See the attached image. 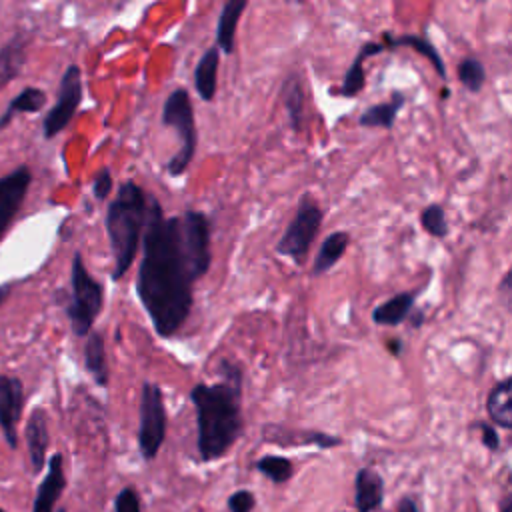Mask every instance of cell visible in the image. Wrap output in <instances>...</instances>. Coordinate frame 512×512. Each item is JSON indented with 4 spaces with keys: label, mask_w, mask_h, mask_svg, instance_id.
<instances>
[{
    "label": "cell",
    "mask_w": 512,
    "mask_h": 512,
    "mask_svg": "<svg viewBox=\"0 0 512 512\" xmlns=\"http://www.w3.org/2000/svg\"><path fill=\"white\" fill-rule=\"evenodd\" d=\"M146 210V190L140 188L134 180L122 182L106 208V232L114 256L112 280H120L138 254L142 230L146 224Z\"/></svg>",
    "instance_id": "cell-3"
},
{
    "label": "cell",
    "mask_w": 512,
    "mask_h": 512,
    "mask_svg": "<svg viewBox=\"0 0 512 512\" xmlns=\"http://www.w3.org/2000/svg\"><path fill=\"white\" fill-rule=\"evenodd\" d=\"M30 182L32 172L24 164L0 178V240L14 222L30 188Z\"/></svg>",
    "instance_id": "cell-9"
},
{
    "label": "cell",
    "mask_w": 512,
    "mask_h": 512,
    "mask_svg": "<svg viewBox=\"0 0 512 512\" xmlns=\"http://www.w3.org/2000/svg\"><path fill=\"white\" fill-rule=\"evenodd\" d=\"M84 366L88 374L94 378V382L102 388L108 386L110 382V370H108V360H106V348H104V338L100 332H90L86 336L84 344Z\"/></svg>",
    "instance_id": "cell-22"
},
{
    "label": "cell",
    "mask_w": 512,
    "mask_h": 512,
    "mask_svg": "<svg viewBox=\"0 0 512 512\" xmlns=\"http://www.w3.org/2000/svg\"><path fill=\"white\" fill-rule=\"evenodd\" d=\"M384 502V480L374 468H360L354 476L356 512H376Z\"/></svg>",
    "instance_id": "cell-11"
},
{
    "label": "cell",
    "mask_w": 512,
    "mask_h": 512,
    "mask_svg": "<svg viewBox=\"0 0 512 512\" xmlns=\"http://www.w3.org/2000/svg\"><path fill=\"white\" fill-rule=\"evenodd\" d=\"M390 348H392V354L396 356V354L400 352V348H402V342H400V340H396V342H392V344H390Z\"/></svg>",
    "instance_id": "cell-38"
},
{
    "label": "cell",
    "mask_w": 512,
    "mask_h": 512,
    "mask_svg": "<svg viewBox=\"0 0 512 512\" xmlns=\"http://www.w3.org/2000/svg\"><path fill=\"white\" fill-rule=\"evenodd\" d=\"M498 512H512V498H510V496H504V498H502Z\"/></svg>",
    "instance_id": "cell-36"
},
{
    "label": "cell",
    "mask_w": 512,
    "mask_h": 512,
    "mask_svg": "<svg viewBox=\"0 0 512 512\" xmlns=\"http://www.w3.org/2000/svg\"><path fill=\"white\" fill-rule=\"evenodd\" d=\"M210 232L204 212L188 208L182 216L164 218L160 202L148 194L136 294L162 338L174 336L190 316L192 286L212 264Z\"/></svg>",
    "instance_id": "cell-1"
},
{
    "label": "cell",
    "mask_w": 512,
    "mask_h": 512,
    "mask_svg": "<svg viewBox=\"0 0 512 512\" xmlns=\"http://www.w3.org/2000/svg\"><path fill=\"white\" fill-rule=\"evenodd\" d=\"M162 124L172 126L180 138V148L168 160L166 170L170 176H180L186 172L196 154L198 132L194 120V106L190 102V94L186 88H174L164 106H162Z\"/></svg>",
    "instance_id": "cell-4"
},
{
    "label": "cell",
    "mask_w": 512,
    "mask_h": 512,
    "mask_svg": "<svg viewBox=\"0 0 512 512\" xmlns=\"http://www.w3.org/2000/svg\"><path fill=\"white\" fill-rule=\"evenodd\" d=\"M282 102L286 108L288 124L294 132H300L302 118H304V90L302 80L296 72H290L282 82Z\"/></svg>",
    "instance_id": "cell-23"
},
{
    "label": "cell",
    "mask_w": 512,
    "mask_h": 512,
    "mask_svg": "<svg viewBox=\"0 0 512 512\" xmlns=\"http://www.w3.org/2000/svg\"><path fill=\"white\" fill-rule=\"evenodd\" d=\"M414 302H416L414 290L398 292L372 310V320L378 326H398L412 314Z\"/></svg>",
    "instance_id": "cell-19"
},
{
    "label": "cell",
    "mask_w": 512,
    "mask_h": 512,
    "mask_svg": "<svg viewBox=\"0 0 512 512\" xmlns=\"http://www.w3.org/2000/svg\"><path fill=\"white\" fill-rule=\"evenodd\" d=\"M510 390H512V378L506 376L502 380H498L486 398V412L490 416V420L502 428V430H510L512 428V410H510Z\"/></svg>",
    "instance_id": "cell-20"
},
{
    "label": "cell",
    "mask_w": 512,
    "mask_h": 512,
    "mask_svg": "<svg viewBox=\"0 0 512 512\" xmlns=\"http://www.w3.org/2000/svg\"><path fill=\"white\" fill-rule=\"evenodd\" d=\"M264 440L266 442H276V444H292V446L314 444L322 450L342 444L340 436H334V434H328V432H320V430H282L278 426H266L264 428Z\"/></svg>",
    "instance_id": "cell-13"
},
{
    "label": "cell",
    "mask_w": 512,
    "mask_h": 512,
    "mask_svg": "<svg viewBox=\"0 0 512 512\" xmlns=\"http://www.w3.org/2000/svg\"><path fill=\"white\" fill-rule=\"evenodd\" d=\"M166 406L156 382H142L138 406V450L144 460H154L166 438Z\"/></svg>",
    "instance_id": "cell-6"
},
{
    "label": "cell",
    "mask_w": 512,
    "mask_h": 512,
    "mask_svg": "<svg viewBox=\"0 0 512 512\" xmlns=\"http://www.w3.org/2000/svg\"><path fill=\"white\" fill-rule=\"evenodd\" d=\"M422 228L434 236V238H446L448 236V220L446 210L440 204H428L420 214Z\"/></svg>",
    "instance_id": "cell-29"
},
{
    "label": "cell",
    "mask_w": 512,
    "mask_h": 512,
    "mask_svg": "<svg viewBox=\"0 0 512 512\" xmlns=\"http://www.w3.org/2000/svg\"><path fill=\"white\" fill-rule=\"evenodd\" d=\"M322 226V210L312 200V196L304 194L298 202L296 214L286 226L284 234L280 236L276 244V252L282 256H288L296 266H302L312 242L318 236V230Z\"/></svg>",
    "instance_id": "cell-7"
},
{
    "label": "cell",
    "mask_w": 512,
    "mask_h": 512,
    "mask_svg": "<svg viewBox=\"0 0 512 512\" xmlns=\"http://www.w3.org/2000/svg\"><path fill=\"white\" fill-rule=\"evenodd\" d=\"M222 380L196 384L190 400L196 408L198 452L204 462L222 458L242 434V368L236 362H220Z\"/></svg>",
    "instance_id": "cell-2"
},
{
    "label": "cell",
    "mask_w": 512,
    "mask_h": 512,
    "mask_svg": "<svg viewBox=\"0 0 512 512\" xmlns=\"http://www.w3.org/2000/svg\"><path fill=\"white\" fill-rule=\"evenodd\" d=\"M350 244V234L344 232V230H336V232H330L322 244H320V250L314 258V266H312V274H324L328 272L346 252Z\"/></svg>",
    "instance_id": "cell-24"
},
{
    "label": "cell",
    "mask_w": 512,
    "mask_h": 512,
    "mask_svg": "<svg viewBox=\"0 0 512 512\" xmlns=\"http://www.w3.org/2000/svg\"><path fill=\"white\" fill-rule=\"evenodd\" d=\"M10 294V288L8 286H0V304L4 302V298Z\"/></svg>",
    "instance_id": "cell-39"
},
{
    "label": "cell",
    "mask_w": 512,
    "mask_h": 512,
    "mask_svg": "<svg viewBox=\"0 0 512 512\" xmlns=\"http://www.w3.org/2000/svg\"><path fill=\"white\" fill-rule=\"evenodd\" d=\"M80 102H82V72L76 64H70L60 78L58 100L44 116V122H42L44 136L54 138L56 134H60L76 114V108L80 106Z\"/></svg>",
    "instance_id": "cell-8"
},
{
    "label": "cell",
    "mask_w": 512,
    "mask_h": 512,
    "mask_svg": "<svg viewBox=\"0 0 512 512\" xmlns=\"http://www.w3.org/2000/svg\"><path fill=\"white\" fill-rule=\"evenodd\" d=\"M398 512H420V508H418V502L412 496H404L398 502Z\"/></svg>",
    "instance_id": "cell-34"
},
{
    "label": "cell",
    "mask_w": 512,
    "mask_h": 512,
    "mask_svg": "<svg viewBox=\"0 0 512 512\" xmlns=\"http://www.w3.org/2000/svg\"><path fill=\"white\" fill-rule=\"evenodd\" d=\"M114 512H142L140 496L134 486H124L114 498Z\"/></svg>",
    "instance_id": "cell-30"
},
{
    "label": "cell",
    "mask_w": 512,
    "mask_h": 512,
    "mask_svg": "<svg viewBox=\"0 0 512 512\" xmlns=\"http://www.w3.org/2000/svg\"><path fill=\"white\" fill-rule=\"evenodd\" d=\"M510 278H512V274L510 272H506L504 274V278H502V282H500V292H502V296H504V304L506 306H510Z\"/></svg>",
    "instance_id": "cell-35"
},
{
    "label": "cell",
    "mask_w": 512,
    "mask_h": 512,
    "mask_svg": "<svg viewBox=\"0 0 512 512\" xmlns=\"http://www.w3.org/2000/svg\"><path fill=\"white\" fill-rule=\"evenodd\" d=\"M458 80L470 94H478L486 82L484 64L474 56L462 58L458 64Z\"/></svg>",
    "instance_id": "cell-28"
},
{
    "label": "cell",
    "mask_w": 512,
    "mask_h": 512,
    "mask_svg": "<svg viewBox=\"0 0 512 512\" xmlns=\"http://www.w3.org/2000/svg\"><path fill=\"white\" fill-rule=\"evenodd\" d=\"M382 42L388 50H394V48H400V46H408L412 48L414 52H418L420 56H424L432 68L438 72V76L442 80H446V66H444V60L440 56V52L436 50V46L426 38V36H420L416 32H408V34H400V36H394L390 30H384L382 32Z\"/></svg>",
    "instance_id": "cell-14"
},
{
    "label": "cell",
    "mask_w": 512,
    "mask_h": 512,
    "mask_svg": "<svg viewBox=\"0 0 512 512\" xmlns=\"http://www.w3.org/2000/svg\"><path fill=\"white\" fill-rule=\"evenodd\" d=\"M254 468L268 478L272 484H284L292 478L294 466L286 456H276V454H266L254 462Z\"/></svg>",
    "instance_id": "cell-27"
},
{
    "label": "cell",
    "mask_w": 512,
    "mask_h": 512,
    "mask_svg": "<svg viewBox=\"0 0 512 512\" xmlns=\"http://www.w3.org/2000/svg\"><path fill=\"white\" fill-rule=\"evenodd\" d=\"M476 428L480 430V440H482L484 448H488L490 452L500 450V436H498V432H496V426H494V424H488V422H476Z\"/></svg>",
    "instance_id": "cell-33"
},
{
    "label": "cell",
    "mask_w": 512,
    "mask_h": 512,
    "mask_svg": "<svg viewBox=\"0 0 512 512\" xmlns=\"http://www.w3.org/2000/svg\"><path fill=\"white\" fill-rule=\"evenodd\" d=\"M24 60H26V42L18 34L10 42H6L0 50V90L20 74Z\"/></svg>",
    "instance_id": "cell-25"
},
{
    "label": "cell",
    "mask_w": 512,
    "mask_h": 512,
    "mask_svg": "<svg viewBox=\"0 0 512 512\" xmlns=\"http://www.w3.org/2000/svg\"><path fill=\"white\" fill-rule=\"evenodd\" d=\"M384 50H388V48L384 46V42H364V44L358 48L354 60L350 62V66H348V70H346V74H344L342 84H340L336 90H332V92H336V94L342 96V98H354L358 92H362V88H364V84H366L364 60L370 58V56H376V54H380V52H384Z\"/></svg>",
    "instance_id": "cell-12"
},
{
    "label": "cell",
    "mask_w": 512,
    "mask_h": 512,
    "mask_svg": "<svg viewBox=\"0 0 512 512\" xmlns=\"http://www.w3.org/2000/svg\"><path fill=\"white\" fill-rule=\"evenodd\" d=\"M66 486L64 478V466H62V454H54L48 462V472L38 488L36 500H34V512H54V504L58 502L62 490Z\"/></svg>",
    "instance_id": "cell-15"
},
{
    "label": "cell",
    "mask_w": 512,
    "mask_h": 512,
    "mask_svg": "<svg viewBox=\"0 0 512 512\" xmlns=\"http://www.w3.org/2000/svg\"><path fill=\"white\" fill-rule=\"evenodd\" d=\"M70 286H72V294L66 306V316L76 336H88L92 332L96 316L102 310L104 288L98 280L90 276L80 252H76L72 258Z\"/></svg>",
    "instance_id": "cell-5"
},
{
    "label": "cell",
    "mask_w": 512,
    "mask_h": 512,
    "mask_svg": "<svg viewBox=\"0 0 512 512\" xmlns=\"http://www.w3.org/2000/svg\"><path fill=\"white\" fill-rule=\"evenodd\" d=\"M406 102V96L398 90L392 92L390 100L386 102H378L374 106H368L360 118H358V124L362 128H392L394 122H396V116L400 112V108L404 106Z\"/></svg>",
    "instance_id": "cell-21"
},
{
    "label": "cell",
    "mask_w": 512,
    "mask_h": 512,
    "mask_svg": "<svg viewBox=\"0 0 512 512\" xmlns=\"http://www.w3.org/2000/svg\"><path fill=\"white\" fill-rule=\"evenodd\" d=\"M218 64H220V50L210 46L198 60L194 68V88L204 102H212L216 96L218 84Z\"/></svg>",
    "instance_id": "cell-18"
},
{
    "label": "cell",
    "mask_w": 512,
    "mask_h": 512,
    "mask_svg": "<svg viewBox=\"0 0 512 512\" xmlns=\"http://www.w3.org/2000/svg\"><path fill=\"white\" fill-rule=\"evenodd\" d=\"M24 406V388L22 382L14 376H0V428L4 432L6 442L16 448L18 444V422Z\"/></svg>",
    "instance_id": "cell-10"
},
{
    "label": "cell",
    "mask_w": 512,
    "mask_h": 512,
    "mask_svg": "<svg viewBox=\"0 0 512 512\" xmlns=\"http://www.w3.org/2000/svg\"><path fill=\"white\" fill-rule=\"evenodd\" d=\"M0 512H4V510H2V508H0Z\"/></svg>",
    "instance_id": "cell-40"
},
{
    "label": "cell",
    "mask_w": 512,
    "mask_h": 512,
    "mask_svg": "<svg viewBox=\"0 0 512 512\" xmlns=\"http://www.w3.org/2000/svg\"><path fill=\"white\" fill-rule=\"evenodd\" d=\"M26 444L30 452V462L34 472H40L46 460V448H48V420L46 412L42 408H34L28 422H26Z\"/></svg>",
    "instance_id": "cell-16"
},
{
    "label": "cell",
    "mask_w": 512,
    "mask_h": 512,
    "mask_svg": "<svg viewBox=\"0 0 512 512\" xmlns=\"http://www.w3.org/2000/svg\"><path fill=\"white\" fill-rule=\"evenodd\" d=\"M422 318H424V314L418 310V312H414L412 314V326L416 328V326H422Z\"/></svg>",
    "instance_id": "cell-37"
},
{
    "label": "cell",
    "mask_w": 512,
    "mask_h": 512,
    "mask_svg": "<svg viewBox=\"0 0 512 512\" xmlns=\"http://www.w3.org/2000/svg\"><path fill=\"white\" fill-rule=\"evenodd\" d=\"M46 104V92L36 88V86H26L4 110V114L0 116V130L6 128L12 118L18 114V112H38L40 108H44Z\"/></svg>",
    "instance_id": "cell-26"
},
{
    "label": "cell",
    "mask_w": 512,
    "mask_h": 512,
    "mask_svg": "<svg viewBox=\"0 0 512 512\" xmlns=\"http://www.w3.org/2000/svg\"><path fill=\"white\" fill-rule=\"evenodd\" d=\"M256 506V498L250 490H236L228 498L230 512H252Z\"/></svg>",
    "instance_id": "cell-31"
},
{
    "label": "cell",
    "mask_w": 512,
    "mask_h": 512,
    "mask_svg": "<svg viewBox=\"0 0 512 512\" xmlns=\"http://www.w3.org/2000/svg\"><path fill=\"white\" fill-rule=\"evenodd\" d=\"M248 8L246 0H228L224 2L218 24H216V48L224 54H232L236 48V26L242 12Z\"/></svg>",
    "instance_id": "cell-17"
},
{
    "label": "cell",
    "mask_w": 512,
    "mask_h": 512,
    "mask_svg": "<svg viewBox=\"0 0 512 512\" xmlns=\"http://www.w3.org/2000/svg\"><path fill=\"white\" fill-rule=\"evenodd\" d=\"M112 192V172L108 168H102L96 172L92 182V194L96 200H106Z\"/></svg>",
    "instance_id": "cell-32"
}]
</instances>
